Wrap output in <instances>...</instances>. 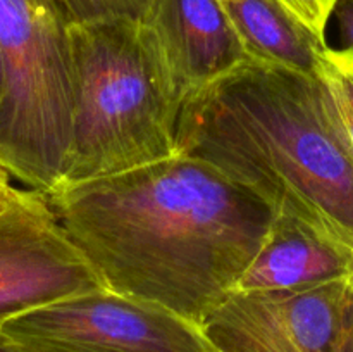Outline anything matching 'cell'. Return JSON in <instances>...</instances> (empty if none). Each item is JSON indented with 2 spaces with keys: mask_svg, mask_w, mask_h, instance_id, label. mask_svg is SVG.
Instances as JSON below:
<instances>
[{
  "mask_svg": "<svg viewBox=\"0 0 353 352\" xmlns=\"http://www.w3.org/2000/svg\"><path fill=\"white\" fill-rule=\"evenodd\" d=\"M48 206L107 290L202 326L261 248L274 211L199 159L172 155L62 183Z\"/></svg>",
  "mask_w": 353,
  "mask_h": 352,
  "instance_id": "6da1fadb",
  "label": "cell"
},
{
  "mask_svg": "<svg viewBox=\"0 0 353 352\" xmlns=\"http://www.w3.org/2000/svg\"><path fill=\"white\" fill-rule=\"evenodd\" d=\"M176 154L207 162L264 200L353 248V157L317 76L254 61L181 104Z\"/></svg>",
  "mask_w": 353,
  "mask_h": 352,
  "instance_id": "7a4b0ae2",
  "label": "cell"
},
{
  "mask_svg": "<svg viewBox=\"0 0 353 352\" xmlns=\"http://www.w3.org/2000/svg\"><path fill=\"white\" fill-rule=\"evenodd\" d=\"M68 37L71 128L59 185L176 155L181 100L141 21L69 23Z\"/></svg>",
  "mask_w": 353,
  "mask_h": 352,
  "instance_id": "3957f363",
  "label": "cell"
},
{
  "mask_svg": "<svg viewBox=\"0 0 353 352\" xmlns=\"http://www.w3.org/2000/svg\"><path fill=\"white\" fill-rule=\"evenodd\" d=\"M68 26L54 0H0V166L45 195L61 183L69 144Z\"/></svg>",
  "mask_w": 353,
  "mask_h": 352,
  "instance_id": "277c9868",
  "label": "cell"
},
{
  "mask_svg": "<svg viewBox=\"0 0 353 352\" xmlns=\"http://www.w3.org/2000/svg\"><path fill=\"white\" fill-rule=\"evenodd\" d=\"M0 330L24 352H217L200 324L107 289L34 307Z\"/></svg>",
  "mask_w": 353,
  "mask_h": 352,
  "instance_id": "5b68a950",
  "label": "cell"
},
{
  "mask_svg": "<svg viewBox=\"0 0 353 352\" xmlns=\"http://www.w3.org/2000/svg\"><path fill=\"white\" fill-rule=\"evenodd\" d=\"M105 289L45 193L17 190L0 213V324L34 307Z\"/></svg>",
  "mask_w": 353,
  "mask_h": 352,
  "instance_id": "8992f818",
  "label": "cell"
},
{
  "mask_svg": "<svg viewBox=\"0 0 353 352\" xmlns=\"http://www.w3.org/2000/svg\"><path fill=\"white\" fill-rule=\"evenodd\" d=\"M348 278L309 289L231 292L202 328L217 352H338Z\"/></svg>",
  "mask_w": 353,
  "mask_h": 352,
  "instance_id": "52a82bcc",
  "label": "cell"
},
{
  "mask_svg": "<svg viewBox=\"0 0 353 352\" xmlns=\"http://www.w3.org/2000/svg\"><path fill=\"white\" fill-rule=\"evenodd\" d=\"M141 24L181 104L250 59L217 0H154Z\"/></svg>",
  "mask_w": 353,
  "mask_h": 352,
  "instance_id": "ba28073f",
  "label": "cell"
},
{
  "mask_svg": "<svg viewBox=\"0 0 353 352\" xmlns=\"http://www.w3.org/2000/svg\"><path fill=\"white\" fill-rule=\"evenodd\" d=\"M352 273V247L310 221L274 213L261 248L233 292L309 289Z\"/></svg>",
  "mask_w": 353,
  "mask_h": 352,
  "instance_id": "9c48e42d",
  "label": "cell"
},
{
  "mask_svg": "<svg viewBox=\"0 0 353 352\" xmlns=\"http://www.w3.org/2000/svg\"><path fill=\"white\" fill-rule=\"evenodd\" d=\"M250 59L316 76L327 47L272 0H217Z\"/></svg>",
  "mask_w": 353,
  "mask_h": 352,
  "instance_id": "30bf717a",
  "label": "cell"
},
{
  "mask_svg": "<svg viewBox=\"0 0 353 352\" xmlns=\"http://www.w3.org/2000/svg\"><path fill=\"white\" fill-rule=\"evenodd\" d=\"M316 76L327 116L353 157V52L326 47Z\"/></svg>",
  "mask_w": 353,
  "mask_h": 352,
  "instance_id": "8fae6325",
  "label": "cell"
},
{
  "mask_svg": "<svg viewBox=\"0 0 353 352\" xmlns=\"http://www.w3.org/2000/svg\"><path fill=\"white\" fill-rule=\"evenodd\" d=\"M68 23H86L97 19L143 21L150 12L154 0H54Z\"/></svg>",
  "mask_w": 353,
  "mask_h": 352,
  "instance_id": "7c38bea8",
  "label": "cell"
},
{
  "mask_svg": "<svg viewBox=\"0 0 353 352\" xmlns=\"http://www.w3.org/2000/svg\"><path fill=\"white\" fill-rule=\"evenodd\" d=\"M307 31L326 41V28L340 0H272Z\"/></svg>",
  "mask_w": 353,
  "mask_h": 352,
  "instance_id": "4fadbf2b",
  "label": "cell"
},
{
  "mask_svg": "<svg viewBox=\"0 0 353 352\" xmlns=\"http://www.w3.org/2000/svg\"><path fill=\"white\" fill-rule=\"evenodd\" d=\"M338 352H353V273L348 278L347 300H345L343 317H341Z\"/></svg>",
  "mask_w": 353,
  "mask_h": 352,
  "instance_id": "5bb4252c",
  "label": "cell"
},
{
  "mask_svg": "<svg viewBox=\"0 0 353 352\" xmlns=\"http://www.w3.org/2000/svg\"><path fill=\"white\" fill-rule=\"evenodd\" d=\"M336 17L338 28H340L341 43L347 50L353 52V0H340L333 10Z\"/></svg>",
  "mask_w": 353,
  "mask_h": 352,
  "instance_id": "9a60e30c",
  "label": "cell"
},
{
  "mask_svg": "<svg viewBox=\"0 0 353 352\" xmlns=\"http://www.w3.org/2000/svg\"><path fill=\"white\" fill-rule=\"evenodd\" d=\"M17 190L19 188H16V186L12 185V176L0 166V213L6 209L10 204V200L16 197Z\"/></svg>",
  "mask_w": 353,
  "mask_h": 352,
  "instance_id": "2e32d148",
  "label": "cell"
},
{
  "mask_svg": "<svg viewBox=\"0 0 353 352\" xmlns=\"http://www.w3.org/2000/svg\"><path fill=\"white\" fill-rule=\"evenodd\" d=\"M0 352H24V351H21V349L17 347L10 338H7L6 335H3V331L0 330Z\"/></svg>",
  "mask_w": 353,
  "mask_h": 352,
  "instance_id": "e0dca14e",
  "label": "cell"
},
{
  "mask_svg": "<svg viewBox=\"0 0 353 352\" xmlns=\"http://www.w3.org/2000/svg\"><path fill=\"white\" fill-rule=\"evenodd\" d=\"M3 92V64H2V54H0V100H2Z\"/></svg>",
  "mask_w": 353,
  "mask_h": 352,
  "instance_id": "ac0fdd59",
  "label": "cell"
}]
</instances>
